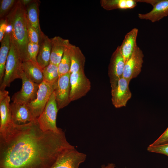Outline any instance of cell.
I'll return each instance as SVG.
<instances>
[{
    "instance_id": "52a82bcc",
    "label": "cell",
    "mask_w": 168,
    "mask_h": 168,
    "mask_svg": "<svg viewBox=\"0 0 168 168\" xmlns=\"http://www.w3.org/2000/svg\"><path fill=\"white\" fill-rule=\"evenodd\" d=\"M86 158L85 154L78 152L74 147L61 153L50 168H79Z\"/></svg>"
},
{
    "instance_id": "44dd1931",
    "label": "cell",
    "mask_w": 168,
    "mask_h": 168,
    "mask_svg": "<svg viewBox=\"0 0 168 168\" xmlns=\"http://www.w3.org/2000/svg\"><path fill=\"white\" fill-rule=\"evenodd\" d=\"M11 33L6 32L1 42L0 49V82H2L5 72L6 62L10 49Z\"/></svg>"
},
{
    "instance_id": "9c48e42d",
    "label": "cell",
    "mask_w": 168,
    "mask_h": 168,
    "mask_svg": "<svg viewBox=\"0 0 168 168\" xmlns=\"http://www.w3.org/2000/svg\"><path fill=\"white\" fill-rule=\"evenodd\" d=\"M71 73L59 76L54 85V91L58 110L67 106L71 102L70 96L71 85L70 78Z\"/></svg>"
},
{
    "instance_id": "4dcf8cb0",
    "label": "cell",
    "mask_w": 168,
    "mask_h": 168,
    "mask_svg": "<svg viewBox=\"0 0 168 168\" xmlns=\"http://www.w3.org/2000/svg\"><path fill=\"white\" fill-rule=\"evenodd\" d=\"M8 26V22L6 18L1 19L0 21V41L1 42L6 32Z\"/></svg>"
},
{
    "instance_id": "7a4b0ae2",
    "label": "cell",
    "mask_w": 168,
    "mask_h": 168,
    "mask_svg": "<svg viewBox=\"0 0 168 168\" xmlns=\"http://www.w3.org/2000/svg\"><path fill=\"white\" fill-rule=\"evenodd\" d=\"M6 18L12 27L11 42L19 54L22 62L27 61L28 38L26 8L20 0L17 1Z\"/></svg>"
},
{
    "instance_id": "f546056e",
    "label": "cell",
    "mask_w": 168,
    "mask_h": 168,
    "mask_svg": "<svg viewBox=\"0 0 168 168\" xmlns=\"http://www.w3.org/2000/svg\"><path fill=\"white\" fill-rule=\"evenodd\" d=\"M167 143H168V127L157 139L149 146H156Z\"/></svg>"
},
{
    "instance_id": "277c9868",
    "label": "cell",
    "mask_w": 168,
    "mask_h": 168,
    "mask_svg": "<svg viewBox=\"0 0 168 168\" xmlns=\"http://www.w3.org/2000/svg\"><path fill=\"white\" fill-rule=\"evenodd\" d=\"M58 110L54 91L43 111L37 119L39 126L42 130L56 133L60 131L62 129L57 127L56 124Z\"/></svg>"
},
{
    "instance_id": "4fadbf2b",
    "label": "cell",
    "mask_w": 168,
    "mask_h": 168,
    "mask_svg": "<svg viewBox=\"0 0 168 168\" xmlns=\"http://www.w3.org/2000/svg\"><path fill=\"white\" fill-rule=\"evenodd\" d=\"M125 64L120 46H118L111 56L108 67V76L111 87L115 85L123 77Z\"/></svg>"
},
{
    "instance_id": "ac0fdd59",
    "label": "cell",
    "mask_w": 168,
    "mask_h": 168,
    "mask_svg": "<svg viewBox=\"0 0 168 168\" xmlns=\"http://www.w3.org/2000/svg\"><path fill=\"white\" fill-rule=\"evenodd\" d=\"M71 64L70 73L84 70L85 58L79 48L70 43L68 45Z\"/></svg>"
},
{
    "instance_id": "6da1fadb",
    "label": "cell",
    "mask_w": 168,
    "mask_h": 168,
    "mask_svg": "<svg viewBox=\"0 0 168 168\" xmlns=\"http://www.w3.org/2000/svg\"><path fill=\"white\" fill-rule=\"evenodd\" d=\"M73 147L62 129L43 131L37 119L12 123L0 134V168H50L61 153Z\"/></svg>"
},
{
    "instance_id": "d4e9b609",
    "label": "cell",
    "mask_w": 168,
    "mask_h": 168,
    "mask_svg": "<svg viewBox=\"0 0 168 168\" xmlns=\"http://www.w3.org/2000/svg\"><path fill=\"white\" fill-rule=\"evenodd\" d=\"M69 43L68 40L65 45L62 59L58 66L59 76L68 73L70 70L71 62L68 48Z\"/></svg>"
},
{
    "instance_id": "5bb4252c",
    "label": "cell",
    "mask_w": 168,
    "mask_h": 168,
    "mask_svg": "<svg viewBox=\"0 0 168 168\" xmlns=\"http://www.w3.org/2000/svg\"><path fill=\"white\" fill-rule=\"evenodd\" d=\"M10 97L6 90H0V134L4 133L12 123Z\"/></svg>"
},
{
    "instance_id": "9a60e30c",
    "label": "cell",
    "mask_w": 168,
    "mask_h": 168,
    "mask_svg": "<svg viewBox=\"0 0 168 168\" xmlns=\"http://www.w3.org/2000/svg\"><path fill=\"white\" fill-rule=\"evenodd\" d=\"M10 108L14 124H25L35 119L28 104L13 102L10 104Z\"/></svg>"
},
{
    "instance_id": "d6986e66",
    "label": "cell",
    "mask_w": 168,
    "mask_h": 168,
    "mask_svg": "<svg viewBox=\"0 0 168 168\" xmlns=\"http://www.w3.org/2000/svg\"><path fill=\"white\" fill-rule=\"evenodd\" d=\"M51 50L49 63L58 66L62 59L68 40L56 36L51 38Z\"/></svg>"
},
{
    "instance_id": "d6a6232c",
    "label": "cell",
    "mask_w": 168,
    "mask_h": 168,
    "mask_svg": "<svg viewBox=\"0 0 168 168\" xmlns=\"http://www.w3.org/2000/svg\"><path fill=\"white\" fill-rule=\"evenodd\" d=\"M100 168H115V167L110 165H103Z\"/></svg>"
},
{
    "instance_id": "8992f818",
    "label": "cell",
    "mask_w": 168,
    "mask_h": 168,
    "mask_svg": "<svg viewBox=\"0 0 168 168\" xmlns=\"http://www.w3.org/2000/svg\"><path fill=\"white\" fill-rule=\"evenodd\" d=\"M70 81L71 101L85 96L91 89V82L86 76L84 70L71 73Z\"/></svg>"
},
{
    "instance_id": "cb8c5ba5",
    "label": "cell",
    "mask_w": 168,
    "mask_h": 168,
    "mask_svg": "<svg viewBox=\"0 0 168 168\" xmlns=\"http://www.w3.org/2000/svg\"><path fill=\"white\" fill-rule=\"evenodd\" d=\"M43 81L54 86L56 83L59 77L58 66L49 64L43 69Z\"/></svg>"
},
{
    "instance_id": "ba28073f",
    "label": "cell",
    "mask_w": 168,
    "mask_h": 168,
    "mask_svg": "<svg viewBox=\"0 0 168 168\" xmlns=\"http://www.w3.org/2000/svg\"><path fill=\"white\" fill-rule=\"evenodd\" d=\"M54 85H51L44 81L39 84L36 99L28 104L34 119H37L44 110L54 91Z\"/></svg>"
},
{
    "instance_id": "ffe728a7",
    "label": "cell",
    "mask_w": 168,
    "mask_h": 168,
    "mask_svg": "<svg viewBox=\"0 0 168 168\" xmlns=\"http://www.w3.org/2000/svg\"><path fill=\"white\" fill-rule=\"evenodd\" d=\"M22 68L27 76L34 82L40 84L43 81V69L31 61L22 62Z\"/></svg>"
},
{
    "instance_id": "1f68e13d",
    "label": "cell",
    "mask_w": 168,
    "mask_h": 168,
    "mask_svg": "<svg viewBox=\"0 0 168 168\" xmlns=\"http://www.w3.org/2000/svg\"><path fill=\"white\" fill-rule=\"evenodd\" d=\"M20 1L22 4L25 6L28 5L33 2L31 0H21Z\"/></svg>"
},
{
    "instance_id": "7402d4cb",
    "label": "cell",
    "mask_w": 168,
    "mask_h": 168,
    "mask_svg": "<svg viewBox=\"0 0 168 168\" xmlns=\"http://www.w3.org/2000/svg\"><path fill=\"white\" fill-rule=\"evenodd\" d=\"M137 3L136 0H102L100 1L101 6L107 10L132 9L137 6Z\"/></svg>"
},
{
    "instance_id": "603a6c76",
    "label": "cell",
    "mask_w": 168,
    "mask_h": 168,
    "mask_svg": "<svg viewBox=\"0 0 168 168\" xmlns=\"http://www.w3.org/2000/svg\"><path fill=\"white\" fill-rule=\"evenodd\" d=\"M26 16L32 26L36 29L39 35L42 31L39 21V9L37 2L33 1L26 8Z\"/></svg>"
},
{
    "instance_id": "2e32d148",
    "label": "cell",
    "mask_w": 168,
    "mask_h": 168,
    "mask_svg": "<svg viewBox=\"0 0 168 168\" xmlns=\"http://www.w3.org/2000/svg\"><path fill=\"white\" fill-rule=\"evenodd\" d=\"M39 50L37 57V62L43 69L49 63L51 50V39L41 31L39 35Z\"/></svg>"
},
{
    "instance_id": "484cf974",
    "label": "cell",
    "mask_w": 168,
    "mask_h": 168,
    "mask_svg": "<svg viewBox=\"0 0 168 168\" xmlns=\"http://www.w3.org/2000/svg\"><path fill=\"white\" fill-rule=\"evenodd\" d=\"M39 44L29 42L27 49V61H31L38 64L37 61V57L39 52Z\"/></svg>"
},
{
    "instance_id": "83f0119b",
    "label": "cell",
    "mask_w": 168,
    "mask_h": 168,
    "mask_svg": "<svg viewBox=\"0 0 168 168\" xmlns=\"http://www.w3.org/2000/svg\"><path fill=\"white\" fill-rule=\"evenodd\" d=\"M27 27L29 42L39 44V35L36 29L32 26L26 16Z\"/></svg>"
},
{
    "instance_id": "30bf717a",
    "label": "cell",
    "mask_w": 168,
    "mask_h": 168,
    "mask_svg": "<svg viewBox=\"0 0 168 168\" xmlns=\"http://www.w3.org/2000/svg\"><path fill=\"white\" fill-rule=\"evenodd\" d=\"M130 81L122 77L117 84L111 87V101L117 108L126 106L132 94L129 87Z\"/></svg>"
},
{
    "instance_id": "7c38bea8",
    "label": "cell",
    "mask_w": 168,
    "mask_h": 168,
    "mask_svg": "<svg viewBox=\"0 0 168 168\" xmlns=\"http://www.w3.org/2000/svg\"><path fill=\"white\" fill-rule=\"evenodd\" d=\"M136 0L137 3H146L153 6L152 9L149 12L138 14V17L141 19L149 20L154 23L168 16V0Z\"/></svg>"
},
{
    "instance_id": "8fae6325",
    "label": "cell",
    "mask_w": 168,
    "mask_h": 168,
    "mask_svg": "<svg viewBox=\"0 0 168 168\" xmlns=\"http://www.w3.org/2000/svg\"><path fill=\"white\" fill-rule=\"evenodd\" d=\"M144 54L137 44L132 54L125 63L123 77L130 81L136 77L142 71Z\"/></svg>"
},
{
    "instance_id": "f1b7e54d",
    "label": "cell",
    "mask_w": 168,
    "mask_h": 168,
    "mask_svg": "<svg viewBox=\"0 0 168 168\" xmlns=\"http://www.w3.org/2000/svg\"><path fill=\"white\" fill-rule=\"evenodd\" d=\"M147 150L149 152L161 154L168 157V143L156 146H149Z\"/></svg>"
},
{
    "instance_id": "5b68a950",
    "label": "cell",
    "mask_w": 168,
    "mask_h": 168,
    "mask_svg": "<svg viewBox=\"0 0 168 168\" xmlns=\"http://www.w3.org/2000/svg\"><path fill=\"white\" fill-rule=\"evenodd\" d=\"M22 85L20 91L13 95V102L28 104L34 100L37 96L39 84L30 79L22 71L21 74Z\"/></svg>"
},
{
    "instance_id": "e0dca14e",
    "label": "cell",
    "mask_w": 168,
    "mask_h": 168,
    "mask_svg": "<svg viewBox=\"0 0 168 168\" xmlns=\"http://www.w3.org/2000/svg\"><path fill=\"white\" fill-rule=\"evenodd\" d=\"M138 32L137 28H134L125 35L122 44L120 46L121 53L125 63L130 58L135 49Z\"/></svg>"
},
{
    "instance_id": "3957f363",
    "label": "cell",
    "mask_w": 168,
    "mask_h": 168,
    "mask_svg": "<svg viewBox=\"0 0 168 168\" xmlns=\"http://www.w3.org/2000/svg\"><path fill=\"white\" fill-rule=\"evenodd\" d=\"M22 62L11 40L10 49L6 64L5 74L0 83V90H5L6 87L9 86L11 83L15 79H21Z\"/></svg>"
},
{
    "instance_id": "4316f807",
    "label": "cell",
    "mask_w": 168,
    "mask_h": 168,
    "mask_svg": "<svg viewBox=\"0 0 168 168\" xmlns=\"http://www.w3.org/2000/svg\"><path fill=\"white\" fill-rule=\"evenodd\" d=\"M17 1L15 0H0V17L2 18L9 11H10L16 4Z\"/></svg>"
}]
</instances>
